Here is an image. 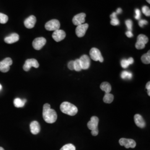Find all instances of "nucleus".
Returning <instances> with one entry per match:
<instances>
[{
    "mask_svg": "<svg viewBox=\"0 0 150 150\" xmlns=\"http://www.w3.org/2000/svg\"><path fill=\"white\" fill-rule=\"evenodd\" d=\"M42 116L45 122L48 123H54L57 118V113L51 108V106L48 103H45L43 105Z\"/></svg>",
    "mask_w": 150,
    "mask_h": 150,
    "instance_id": "1",
    "label": "nucleus"
},
{
    "mask_svg": "<svg viewBox=\"0 0 150 150\" xmlns=\"http://www.w3.org/2000/svg\"><path fill=\"white\" fill-rule=\"evenodd\" d=\"M61 111L70 116H75L78 112V108L74 105L69 102H64L60 105Z\"/></svg>",
    "mask_w": 150,
    "mask_h": 150,
    "instance_id": "2",
    "label": "nucleus"
},
{
    "mask_svg": "<svg viewBox=\"0 0 150 150\" xmlns=\"http://www.w3.org/2000/svg\"><path fill=\"white\" fill-rule=\"evenodd\" d=\"M149 38L143 34H141L138 36L137 38V42L135 45V47L137 50H142L145 47L146 44L148 42Z\"/></svg>",
    "mask_w": 150,
    "mask_h": 150,
    "instance_id": "3",
    "label": "nucleus"
},
{
    "mask_svg": "<svg viewBox=\"0 0 150 150\" xmlns=\"http://www.w3.org/2000/svg\"><path fill=\"white\" fill-rule=\"evenodd\" d=\"M91 59L95 61H100V62H103V57H102L100 51L98 48H92L90 51Z\"/></svg>",
    "mask_w": 150,
    "mask_h": 150,
    "instance_id": "4",
    "label": "nucleus"
},
{
    "mask_svg": "<svg viewBox=\"0 0 150 150\" xmlns=\"http://www.w3.org/2000/svg\"><path fill=\"white\" fill-rule=\"evenodd\" d=\"M12 64V60L10 57H7L0 62V71L6 73L10 69V66Z\"/></svg>",
    "mask_w": 150,
    "mask_h": 150,
    "instance_id": "5",
    "label": "nucleus"
},
{
    "mask_svg": "<svg viewBox=\"0 0 150 150\" xmlns=\"http://www.w3.org/2000/svg\"><path fill=\"white\" fill-rule=\"evenodd\" d=\"M60 27V23L59 21L54 19L47 22L45 25V28L47 31H56L59 30Z\"/></svg>",
    "mask_w": 150,
    "mask_h": 150,
    "instance_id": "6",
    "label": "nucleus"
},
{
    "mask_svg": "<svg viewBox=\"0 0 150 150\" xmlns=\"http://www.w3.org/2000/svg\"><path fill=\"white\" fill-rule=\"evenodd\" d=\"M119 144L122 146H125L126 149L132 148L134 149L136 146V143L134 140L132 139H128L125 138H121L119 140Z\"/></svg>",
    "mask_w": 150,
    "mask_h": 150,
    "instance_id": "7",
    "label": "nucleus"
},
{
    "mask_svg": "<svg viewBox=\"0 0 150 150\" xmlns=\"http://www.w3.org/2000/svg\"><path fill=\"white\" fill-rule=\"evenodd\" d=\"M32 67L36 69L39 67L38 61L35 59H27L23 66V69L25 71H28Z\"/></svg>",
    "mask_w": 150,
    "mask_h": 150,
    "instance_id": "8",
    "label": "nucleus"
},
{
    "mask_svg": "<svg viewBox=\"0 0 150 150\" xmlns=\"http://www.w3.org/2000/svg\"><path fill=\"white\" fill-rule=\"evenodd\" d=\"M46 43V40L44 38H35L33 42L32 46L36 50H40L43 47Z\"/></svg>",
    "mask_w": 150,
    "mask_h": 150,
    "instance_id": "9",
    "label": "nucleus"
},
{
    "mask_svg": "<svg viewBox=\"0 0 150 150\" xmlns=\"http://www.w3.org/2000/svg\"><path fill=\"white\" fill-rule=\"evenodd\" d=\"M88 28L87 23H83L77 26L76 28V34L79 38H82L86 34V31Z\"/></svg>",
    "mask_w": 150,
    "mask_h": 150,
    "instance_id": "10",
    "label": "nucleus"
},
{
    "mask_svg": "<svg viewBox=\"0 0 150 150\" xmlns=\"http://www.w3.org/2000/svg\"><path fill=\"white\" fill-rule=\"evenodd\" d=\"M79 59L80 61L82 70H87L89 69L90 66L91 61H90V57L87 55L86 54L82 55Z\"/></svg>",
    "mask_w": 150,
    "mask_h": 150,
    "instance_id": "11",
    "label": "nucleus"
},
{
    "mask_svg": "<svg viewBox=\"0 0 150 150\" xmlns=\"http://www.w3.org/2000/svg\"><path fill=\"white\" fill-rule=\"evenodd\" d=\"M86 14L85 13H80L72 19V22L76 26H79L82 24H83L85 22Z\"/></svg>",
    "mask_w": 150,
    "mask_h": 150,
    "instance_id": "12",
    "label": "nucleus"
},
{
    "mask_svg": "<svg viewBox=\"0 0 150 150\" xmlns=\"http://www.w3.org/2000/svg\"><path fill=\"white\" fill-rule=\"evenodd\" d=\"M66 38V33L62 30H57L54 31L52 34V38L56 42H59Z\"/></svg>",
    "mask_w": 150,
    "mask_h": 150,
    "instance_id": "13",
    "label": "nucleus"
},
{
    "mask_svg": "<svg viewBox=\"0 0 150 150\" xmlns=\"http://www.w3.org/2000/svg\"><path fill=\"white\" fill-rule=\"evenodd\" d=\"M36 18L35 16L32 15L28 17L25 20L24 25L26 28L30 29L34 27L36 24Z\"/></svg>",
    "mask_w": 150,
    "mask_h": 150,
    "instance_id": "14",
    "label": "nucleus"
},
{
    "mask_svg": "<svg viewBox=\"0 0 150 150\" xmlns=\"http://www.w3.org/2000/svg\"><path fill=\"white\" fill-rule=\"evenodd\" d=\"M134 122L136 125L139 128H144L146 126V122L144 119L141 115L139 114H136L134 116Z\"/></svg>",
    "mask_w": 150,
    "mask_h": 150,
    "instance_id": "15",
    "label": "nucleus"
},
{
    "mask_svg": "<svg viewBox=\"0 0 150 150\" xmlns=\"http://www.w3.org/2000/svg\"><path fill=\"white\" fill-rule=\"evenodd\" d=\"M99 122V119L96 116H92L91 118L90 121L87 123L88 128L93 130L98 128V125Z\"/></svg>",
    "mask_w": 150,
    "mask_h": 150,
    "instance_id": "16",
    "label": "nucleus"
},
{
    "mask_svg": "<svg viewBox=\"0 0 150 150\" xmlns=\"http://www.w3.org/2000/svg\"><path fill=\"white\" fill-rule=\"evenodd\" d=\"M18 40H19V35L16 33H12L10 35L5 38V39H4V41L6 43H8V44L15 43Z\"/></svg>",
    "mask_w": 150,
    "mask_h": 150,
    "instance_id": "17",
    "label": "nucleus"
},
{
    "mask_svg": "<svg viewBox=\"0 0 150 150\" xmlns=\"http://www.w3.org/2000/svg\"><path fill=\"white\" fill-rule=\"evenodd\" d=\"M31 132L33 134H37L40 132L41 127L39 123L36 121H33L30 125Z\"/></svg>",
    "mask_w": 150,
    "mask_h": 150,
    "instance_id": "18",
    "label": "nucleus"
},
{
    "mask_svg": "<svg viewBox=\"0 0 150 150\" xmlns=\"http://www.w3.org/2000/svg\"><path fill=\"white\" fill-rule=\"evenodd\" d=\"M134 62V59L132 57H129V59H123L121 61V65L123 69H126L130 64H133Z\"/></svg>",
    "mask_w": 150,
    "mask_h": 150,
    "instance_id": "19",
    "label": "nucleus"
},
{
    "mask_svg": "<svg viewBox=\"0 0 150 150\" xmlns=\"http://www.w3.org/2000/svg\"><path fill=\"white\" fill-rule=\"evenodd\" d=\"M27 100L26 99H21L20 98H16L15 100H14V101H13V103H14V105L17 108H19V107H23L25 105V103L26 102Z\"/></svg>",
    "mask_w": 150,
    "mask_h": 150,
    "instance_id": "20",
    "label": "nucleus"
},
{
    "mask_svg": "<svg viewBox=\"0 0 150 150\" xmlns=\"http://www.w3.org/2000/svg\"><path fill=\"white\" fill-rule=\"evenodd\" d=\"M100 88L106 93H110L111 91L112 87L108 82H103L100 85Z\"/></svg>",
    "mask_w": 150,
    "mask_h": 150,
    "instance_id": "21",
    "label": "nucleus"
},
{
    "mask_svg": "<svg viewBox=\"0 0 150 150\" xmlns=\"http://www.w3.org/2000/svg\"><path fill=\"white\" fill-rule=\"evenodd\" d=\"M114 96L112 94L110 93H106L103 98V101L106 103H111V102H112Z\"/></svg>",
    "mask_w": 150,
    "mask_h": 150,
    "instance_id": "22",
    "label": "nucleus"
},
{
    "mask_svg": "<svg viewBox=\"0 0 150 150\" xmlns=\"http://www.w3.org/2000/svg\"><path fill=\"white\" fill-rule=\"evenodd\" d=\"M110 18L111 19V24L112 26H118L120 25V21L117 18V13L116 12H113L110 15Z\"/></svg>",
    "mask_w": 150,
    "mask_h": 150,
    "instance_id": "23",
    "label": "nucleus"
},
{
    "mask_svg": "<svg viewBox=\"0 0 150 150\" xmlns=\"http://www.w3.org/2000/svg\"><path fill=\"white\" fill-rule=\"evenodd\" d=\"M141 61L145 64H150V51H149L146 54H144L142 56Z\"/></svg>",
    "mask_w": 150,
    "mask_h": 150,
    "instance_id": "24",
    "label": "nucleus"
},
{
    "mask_svg": "<svg viewBox=\"0 0 150 150\" xmlns=\"http://www.w3.org/2000/svg\"><path fill=\"white\" fill-rule=\"evenodd\" d=\"M121 77L124 80H130L132 77V74L130 72L124 71L121 74Z\"/></svg>",
    "mask_w": 150,
    "mask_h": 150,
    "instance_id": "25",
    "label": "nucleus"
},
{
    "mask_svg": "<svg viewBox=\"0 0 150 150\" xmlns=\"http://www.w3.org/2000/svg\"><path fill=\"white\" fill-rule=\"evenodd\" d=\"M74 70L77 72H79L82 70L80 61L79 59H76L74 61Z\"/></svg>",
    "mask_w": 150,
    "mask_h": 150,
    "instance_id": "26",
    "label": "nucleus"
},
{
    "mask_svg": "<svg viewBox=\"0 0 150 150\" xmlns=\"http://www.w3.org/2000/svg\"><path fill=\"white\" fill-rule=\"evenodd\" d=\"M8 20V17L5 14L0 13V23L5 24Z\"/></svg>",
    "mask_w": 150,
    "mask_h": 150,
    "instance_id": "27",
    "label": "nucleus"
},
{
    "mask_svg": "<svg viewBox=\"0 0 150 150\" xmlns=\"http://www.w3.org/2000/svg\"><path fill=\"white\" fill-rule=\"evenodd\" d=\"M60 150H76V147L73 144H68L64 145Z\"/></svg>",
    "mask_w": 150,
    "mask_h": 150,
    "instance_id": "28",
    "label": "nucleus"
},
{
    "mask_svg": "<svg viewBox=\"0 0 150 150\" xmlns=\"http://www.w3.org/2000/svg\"><path fill=\"white\" fill-rule=\"evenodd\" d=\"M126 25L128 31H132V26H133V22L132 21V20H127L125 21Z\"/></svg>",
    "mask_w": 150,
    "mask_h": 150,
    "instance_id": "29",
    "label": "nucleus"
},
{
    "mask_svg": "<svg viewBox=\"0 0 150 150\" xmlns=\"http://www.w3.org/2000/svg\"><path fill=\"white\" fill-rule=\"evenodd\" d=\"M142 13L146 16H150V8L146 6H145L142 8Z\"/></svg>",
    "mask_w": 150,
    "mask_h": 150,
    "instance_id": "30",
    "label": "nucleus"
},
{
    "mask_svg": "<svg viewBox=\"0 0 150 150\" xmlns=\"http://www.w3.org/2000/svg\"><path fill=\"white\" fill-rule=\"evenodd\" d=\"M135 13H136V16H135V18L136 20H139L141 18V12L139 9H136L135 10Z\"/></svg>",
    "mask_w": 150,
    "mask_h": 150,
    "instance_id": "31",
    "label": "nucleus"
},
{
    "mask_svg": "<svg viewBox=\"0 0 150 150\" xmlns=\"http://www.w3.org/2000/svg\"><path fill=\"white\" fill-rule=\"evenodd\" d=\"M148 23V22L145 20H141L139 22V25L141 27H144L145 25Z\"/></svg>",
    "mask_w": 150,
    "mask_h": 150,
    "instance_id": "32",
    "label": "nucleus"
},
{
    "mask_svg": "<svg viewBox=\"0 0 150 150\" xmlns=\"http://www.w3.org/2000/svg\"><path fill=\"white\" fill-rule=\"evenodd\" d=\"M68 68L70 70H74V61H71L68 63Z\"/></svg>",
    "mask_w": 150,
    "mask_h": 150,
    "instance_id": "33",
    "label": "nucleus"
},
{
    "mask_svg": "<svg viewBox=\"0 0 150 150\" xmlns=\"http://www.w3.org/2000/svg\"><path fill=\"white\" fill-rule=\"evenodd\" d=\"M91 134H92L93 136H96L97 134H98V128L91 130Z\"/></svg>",
    "mask_w": 150,
    "mask_h": 150,
    "instance_id": "34",
    "label": "nucleus"
},
{
    "mask_svg": "<svg viewBox=\"0 0 150 150\" xmlns=\"http://www.w3.org/2000/svg\"><path fill=\"white\" fill-rule=\"evenodd\" d=\"M146 88L147 90V93L148 95L150 96V82H148L146 85Z\"/></svg>",
    "mask_w": 150,
    "mask_h": 150,
    "instance_id": "35",
    "label": "nucleus"
},
{
    "mask_svg": "<svg viewBox=\"0 0 150 150\" xmlns=\"http://www.w3.org/2000/svg\"><path fill=\"white\" fill-rule=\"evenodd\" d=\"M126 35L127 36V37L129 38H132L134 36L132 32L129 31H127V32H126Z\"/></svg>",
    "mask_w": 150,
    "mask_h": 150,
    "instance_id": "36",
    "label": "nucleus"
},
{
    "mask_svg": "<svg viewBox=\"0 0 150 150\" xmlns=\"http://www.w3.org/2000/svg\"><path fill=\"white\" fill-rule=\"evenodd\" d=\"M122 9L121 8H117V10H116V13H117V14H120V13H122Z\"/></svg>",
    "mask_w": 150,
    "mask_h": 150,
    "instance_id": "37",
    "label": "nucleus"
},
{
    "mask_svg": "<svg viewBox=\"0 0 150 150\" xmlns=\"http://www.w3.org/2000/svg\"><path fill=\"white\" fill-rule=\"evenodd\" d=\"M0 150H4V149L3 148V147H0Z\"/></svg>",
    "mask_w": 150,
    "mask_h": 150,
    "instance_id": "38",
    "label": "nucleus"
},
{
    "mask_svg": "<svg viewBox=\"0 0 150 150\" xmlns=\"http://www.w3.org/2000/svg\"><path fill=\"white\" fill-rule=\"evenodd\" d=\"M2 85L0 84V91L2 90Z\"/></svg>",
    "mask_w": 150,
    "mask_h": 150,
    "instance_id": "39",
    "label": "nucleus"
},
{
    "mask_svg": "<svg viewBox=\"0 0 150 150\" xmlns=\"http://www.w3.org/2000/svg\"><path fill=\"white\" fill-rule=\"evenodd\" d=\"M146 1H147L149 4H150V0H146Z\"/></svg>",
    "mask_w": 150,
    "mask_h": 150,
    "instance_id": "40",
    "label": "nucleus"
}]
</instances>
